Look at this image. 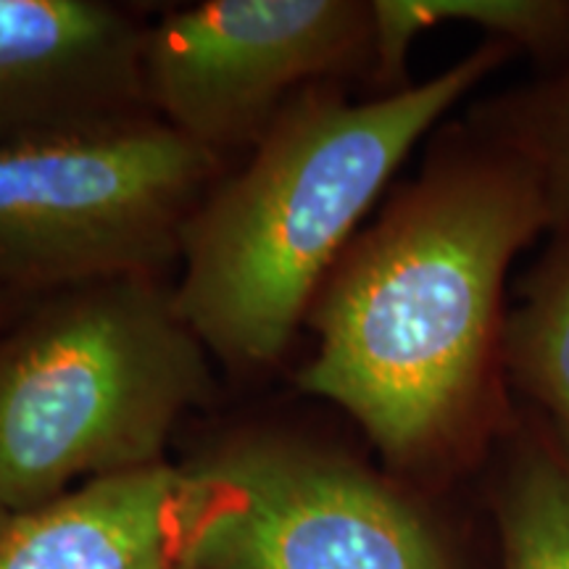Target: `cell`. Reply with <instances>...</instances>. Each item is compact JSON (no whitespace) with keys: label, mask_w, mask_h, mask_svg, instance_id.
<instances>
[{"label":"cell","mask_w":569,"mask_h":569,"mask_svg":"<svg viewBox=\"0 0 569 569\" xmlns=\"http://www.w3.org/2000/svg\"><path fill=\"white\" fill-rule=\"evenodd\" d=\"M361 53H372L369 3L209 0L142 32V98L219 156L259 142L288 96Z\"/></svg>","instance_id":"6"},{"label":"cell","mask_w":569,"mask_h":569,"mask_svg":"<svg viewBox=\"0 0 569 569\" xmlns=\"http://www.w3.org/2000/svg\"><path fill=\"white\" fill-rule=\"evenodd\" d=\"M501 53L493 42L377 101L306 92L284 106L253 159L182 224L172 296L209 356L259 369L288 351L356 224L422 134Z\"/></svg>","instance_id":"2"},{"label":"cell","mask_w":569,"mask_h":569,"mask_svg":"<svg viewBox=\"0 0 569 569\" xmlns=\"http://www.w3.org/2000/svg\"><path fill=\"white\" fill-rule=\"evenodd\" d=\"M190 467L219 490L190 569H448L425 519L348 459L240 436Z\"/></svg>","instance_id":"5"},{"label":"cell","mask_w":569,"mask_h":569,"mask_svg":"<svg viewBox=\"0 0 569 569\" xmlns=\"http://www.w3.org/2000/svg\"><path fill=\"white\" fill-rule=\"evenodd\" d=\"M21 301H24V298H17V296H9V293H0V327H3L6 319H9V317L13 315V311L19 309Z\"/></svg>","instance_id":"13"},{"label":"cell","mask_w":569,"mask_h":569,"mask_svg":"<svg viewBox=\"0 0 569 569\" xmlns=\"http://www.w3.org/2000/svg\"><path fill=\"white\" fill-rule=\"evenodd\" d=\"M217 493L209 475L167 461L88 480L0 515V569H190Z\"/></svg>","instance_id":"8"},{"label":"cell","mask_w":569,"mask_h":569,"mask_svg":"<svg viewBox=\"0 0 569 569\" xmlns=\"http://www.w3.org/2000/svg\"><path fill=\"white\" fill-rule=\"evenodd\" d=\"M503 353L569 440V232H557L525 280L522 303L503 327Z\"/></svg>","instance_id":"10"},{"label":"cell","mask_w":569,"mask_h":569,"mask_svg":"<svg viewBox=\"0 0 569 569\" xmlns=\"http://www.w3.org/2000/svg\"><path fill=\"white\" fill-rule=\"evenodd\" d=\"M142 30L96 0H0V146L132 117Z\"/></svg>","instance_id":"7"},{"label":"cell","mask_w":569,"mask_h":569,"mask_svg":"<svg viewBox=\"0 0 569 569\" xmlns=\"http://www.w3.org/2000/svg\"><path fill=\"white\" fill-rule=\"evenodd\" d=\"M209 359L161 277L24 298L0 327V515L163 465L177 422L211 401Z\"/></svg>","instance_id":"3"},{"label":"cell","mask_w":569,"mask_h":569,"mask_svg":"<svg viewBox=\"0 0 569 569\" xmlns=\"http://www.w3.org/2000/svg\"><path fill=\"white\" fill-rule=\"evenodd\" d=\"M461 21L532 51L569 38V3L561 0H372V56L382 82L403 80L411 42L430 27Z\"/></svg>","instance_id":"9"},{"label":"cell","mask_w":569,"mask_h":569,"mask_svg":"<svg viewBox=\"0 0 569 569\" xmlns=\"http://www.w3.org/2000/svg\"><path fill=\"white\" fill-rule=\"evenodd\" d=\"M213 172L217 153L161 119L0 146V293L159 277Z\"/></svg>","instance_id":"4"},{"label":"cell","mask_w":569,"mask_h":569,"mask_svg":"<svg viewBox=\"0 0 569 569\" xmlns=\"http://www.w3.org/2000/svg\"><path fill=\"white\" fill-rule=\"evenodd\" d=\"M490 124L496 130L490 140L530 169L551 230L569 232V69L543 88L511 98Z\"/></svg>","instance_id":"11"},{"label":"cell","mask_w":569,"mask_h":569,"mask_svg":"<svg viewBox=\"0 0 569 569\" xmlns=\"http://www.w3.org/2000/svg\"><path fill=\"white\" fill-rule=\"evenodd\" d=\"M546 227L538 184L507 148L436 156L327 274L298 388L351 415L390 459L436 451L478 407L503 277Z\"/></svg>","instance_id":"1"},{"label":"cell","mask_w":569,"mask_h":569,"mask_svg":"<svg viewBox=\"0 0 569 569\" xmlns=\"http://www.w3.org/2000/svg\"><path fill=\"white\" fill-rule=\"evenodd\" d=\"M507 569H569V467L530 453L509 482L501 509Z\"/></svg>","instance_id":"12"}]
</instances>
